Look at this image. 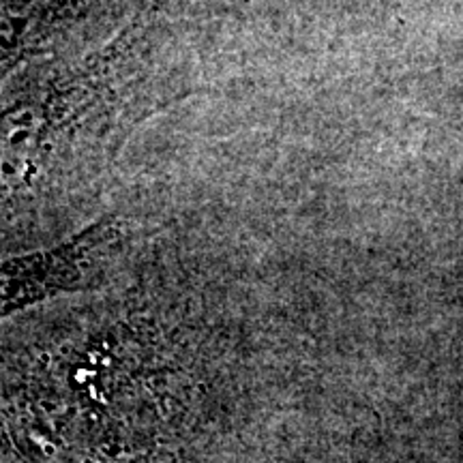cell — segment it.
Segmentation results:
<instances>
[{
	"label": "cell",
	"instance_id": "cell-1",
	"mask_svg": "<svg viewBox=\"0 0 463 463\" xmlns=\"http://www.w3.org/2000/svg\"><path fill=\"white\" fill-rule=\"evenodd\" d=\"M136 61H95L73 73L22 90L5 108L3 195L5 204L45 195L78 176L80 167L129 129L144 109V97H125L142 80Z\"/></svg>",
	"mask_w": 463,
	"mask_h": 463
},
{
	"label": "cell",
	"instance_id": "cell-2",
	"mask_svg": "<svg viewBox=\"0 0 463 463\" xmlns=\"http://www.w3.org/2000/svg\"><path fill=\"white\" fill-rule=\"evenodd\" d=\"M123 236L116 219H103L52 249L3 262V317L95 281L99 266Z\"/></svg>",
	"mask_w": 463,
	"mask_h": 463
}]
</instances>
